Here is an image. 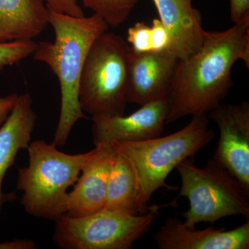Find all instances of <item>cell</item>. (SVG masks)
<instances>
[{
	"mask_svg": "<svg viewBox=\"0 0 249 249\" xmlns=\"http://www.w3.org/2000/svg\"><path fill=\"white\" fill-rule=\"evenodd\" d=\"M127 42L129 48L134 53H143L151 52V29L144 22H136L127 30Z\"/></svg>",
	"mask_w": 249,
	"mask_h": 249,
	"instance_id": "obj_19",
	"label": "cell"
},
{
	"mask_svg": "<svg viewBox=\"0 0 249 249\" xmlns=\"http://www.w3.org/2000/svg\"><path fill=\"white\" fill-rule=\"evenodd\" d=\"M160 19L172 38L170 53L183 60L196 53L204 42L206 31L202 27L200 13L193 0H152Z\"/></svg>",
	"mask_w": 249,
	"mask_h": 249,
	"instance_id": "obj_14",
	"label": "cell"
},
{
	"mask_svg": "<svg viewBox=\"0 0 249 249\" xmlns=\"http://www.w3.org/2000/svg\"><path fill=\"white\" fill-rule=\"evenodd\" d=\"M44 0H0V42L34 40L48 27Z\"/></svg>",
	"mask_w": 249,
	"mask_h": 249,
	"instance_id": "obj_15",
	"label": "cell"
},
{
	"mask_svg": "<svg viewBox=\"0 0 249 249\" xmlns=\"http://www.w3.org/2000/svg\"><path fill=\"white\" fill-rule=\"evenodd\" d=\"M49 22L55 39L53 42H37L32 56L36 61L48 65L60 83L61 106L53 141L55 146L60 147L68 141L75 124L87 118L78 98L80 76L93 42L109 27L96 14L75 17L50 9Z\"/></svg>",
	"mask_w": 249,
	"mask_h": 249,
	"instance_id": "obj_2",
	"label": "cell"
},
{
	"mask_svg": "<svg viewBox=\"0 0 249 249\" xmlns=\"http://www.w3.org/2000/svg\"><path fill=\"white\" fill-rule=\"evenodd\" d=\"M165 206L152 205L138 214L103 209L82 217L63 215L55 221L53 240L64 249H131L148 231Z\"/></svg>",
	"mask_w": 249,
	"mask_h": 249,
	"instance_id": "obj_7",
	"label": "cell"
},
{
	"mask_svg": "<svg viewBox=\"0 0 249 249\" xmlns=\"http://www.w3.org/2000/svg\"><path fill=\"white\" fill-rule=\"evenodd\" d=\"M49 9L55 12L61 13L75 16H85L83 9L78 5L76 0H44Z\"/></svg>",
	"mask_w": 249,
	"mask_h": 249,
	"instance_id": "obj_21",
	"label": "cell"
},
{
	"mask_svg": "<svg viewBox=\"0 0 249 249\" xmlns=\"http://www.w3.org/2000/svg\"><path fill=\"white\" fill-rule=\"evenodd\" d=\"M178 62L170 52L137 53L129 48L127 103L142 106L168 99Z\"/></svg>",
	"mask_w": 249,
	"mask_h": 249,
	"instance_id": "obj_9",
	"label": "cell"
},
{
	"mask_svg": "<svg viewBox=\"0 0 249 249\" xmlns=\"http://www.w3.org/2000/svg\"><path fill=\"white\" fill-rule=\"evenodd\" d=\"M104 19L109 27L122 25L139 0H76Z\"/></svg>",
	"mask_w": 249,
	"mask_h": 249,
	"instance_id": "obj_17",
	"label": "cell"
},
{
	"mask_svg": "<svg viewBox=\"0 0 249 249\" xmlns=\"http://www.w3.org/2000/svg\"><path fill=\"white\" fill-rule=\"evenodd\" d=\"M181 186L178 196L189 201V209L181 213L183 224L196 227L200 222L213 224L229 216L249 217V190L213 159L204 168L187 159L177 166Z\"/></svg>",
	"mask_w": 249,
	"mask_h": 249,
	"instance_id": "obj_6",
	"label": "cell"
},
{
	"mask_svg": "<svg viewBox=\"0 0 249 249\" xmlns=\"http://www.w3.org/2000/svg\"><path fill=\"white\" fill-rule=\"evenodd\" d=\"M36 47L37 42L34 40L0 42V70L32 55Z\"/></svg>",
	"mask_w": 249,
	"mask_h": 249,
	"instance_id": "obj_18",
	"label": "cell"
},
{
	"mask_svg": "<svg viewBox=\"0 0 249 249\" xmlns=\"http://www.w3.org/2000/svg\"><path fill=\"white\" fill-rule=\"evenodd\" d=\"M129 47L121 36L103 33L93 42L80 76L78 98L91 118L124 115L127 103Z\"/></svg>",
	"mask_w": 249,
	"mask_h": 249,
	"instance_id": "obj_5",
	"label": "cell"
},
{
	"mask_svg": "<svg viewBox=\"0 0 249 249\" xmlns=\"http://www.w3.org/2000/svg\"><path fill=\"white\" fill-rule=\"evenodd\" d=\"M169 107L168 100L143 106L130 115L91 118L94 145L112 142H142L160 137L164 132Z\"/></svg>",
	"mask_w": 249,
	"mask_h": 249,
	"instance_id": "obj_10",
	"label": "cell"
},
{
	"mask_svg": "<svg viewBox=\"0 0 249 249\" xmlns=\"http://www.w3.org/2000/svg\"><path fill=\"white\" fill-rule=\"evenodd\" d=\"M52 142H31L29 165L18 169L17 189L23 192L20 204L34 217L56 221L66 214L67 191L96 151L69 155Z\"/></svg>",
	"mask_w": 249,
	"mask_h": 249,
	"instance_id": "obj_4",
	"label": "cell"
},
{
	"mask_svg": "<svg viewBox=\"0 0 249 249\" xmlns=\"http://www.w3.org/2000/svg\"><path fill=\"white\" fill-rule=\"evenodd\" d=\"M242 60L249 67V19L219 32L206 31L200 48L178 60L168 96L166 124L207 114L231 88V71Z\"/></svg>",
	"mask_w": 249,
	"mask_h": 249,
	"instance_id": "obj_1",
	"label": "cell"
},
{
	"mask_svg": "<svg viewBox=\"0 0 249 249\" xmlns=\"http://www.w3.org/2000/svg\"><path fill=\"white\" fill-rule=\"evenodd\" d=\"M155 240L160 249H249V219L232 230L213 227L197 230L177 218H168L156 232Z\"/></svg>",
	"mask_w": 249,
	"mask_h": 249,
	"instance_id": "obj_12",
	"label": "cell"
},
{
	"mask_svg": "<svg viewBox=\"0 0 249 249\" xmlns=\"http://www.w3.org/2000/svg\"><path fill=\"white\" fill-rule=\"evenodd\" d=\"M36 120L30 95H18L12 110L0 127V212L3 205L16 200V193H3V181L18 152L27 149L30 144Z\"/></svg>",
	"mask_w": 249,
	"mask_h": 249,
	"instance_id": "obj_13",
	"label": "cell"
},
{
	"mask_svg": "<svg viewBox=\"0 0 249 249\" xmlns=\"http://www.w3.org/2000/svg\"><path fill=\"white\" fill-rule=\"evenodd\" d=\"M219 139L213 160L249 190V104H220L209 111Z\"/></svg>",
	"mask_w": 249,
	"mask_h": 249,
	"instance_id": "obj_8",
	"label": "cell"
},
{
	"mask_svg": "<svg viewBox=\"0 0 249 249\" xmlns=\"http://www.w3.org/2000/svg\"><path fill=\"white\" fill-rule=\"evenodd\" d=\"M103 209L124 213L139 214L133 171L128 160L116 150L109 173Z\"/></svg>",
	"mask_w": 249,
	"mask_h": 249,
	"instance_id": "obj_16",
	"label": "cell"
},
{
	"mask_svg": "<svg viewBox=\"0 0 249 249\" xmlns=\"http://www.w3.org/2000/svg\"><path fill=\"white\" fill-rule=\"evenodd\" d=\"M18 97V95L16 93L0 97V127L9 116Z\"/></svg>",
	"mask_w": 249,
	"mask_h": 249,
	"instance_id": "obj_23",
	"label": "cell"
},
{
	"mask_svg": "<svg viewBox=\"0 0 249 249\" xmlns=\"http://www.w3.org/2000/svg\"><path fill=\"white\" fill-rule=\"evenodd\" d=\"M35 242L29 240H16L0 242V249H34Z\"/></svg>",
	"mask_w": 249,
	"mask_h": 249,
	"instance_id": "obj_24",
	"label": "cell"
},
{
	"mask_svg": "<svg viewBox=\"0 0 249 249\" xmlns=\"http://www.w3.org/2000/svg\"><path fill=\"white\" fill-rule=\"evenodd\" d=\"M214 137L207 114H203L193 116L184 127L169 135L142 142H111L133 171L139 214L147 211V204L159 188L174 189L165 183L168 175L183 160L194 158Z\"/></svg>",
	"mask_w": 249,
	"mask_h": 249,
	"instance_id": "obj_3",
	"label": "cell"
},
{
	"mask_svg": "<svg viewBox=\"0 0 249 249\" xmlns=\"http://www.w3.org/2000/svg\"><path fill=\"white\" fill-rule=\"evenodd\" d=\"M95 147L96 152L83 167L73 190L67 194L65 215L82 217L104 209L116 150L111 142H101Z\"/></svg>",
	"mask_w": 249,
	"mask_h": 249,
	"instance_id": "obj_11",
	"label": "cell"
},
{
	"mask_svg": "<svg viewBox=\"0 0 249 249\" xmlns=\"http://www.w3.org/2000/svg\"><path fill=\"white\" fill-rule=\"evenodd\" d=\"M151 29V52H165L170 53L172 38L169 31L160 19H154Z\"/></svg>",
	"mask_w": 249,
	"mask_h": 249,
	"instance_id": "obj_20",
	"label": "cell"
},
{
	"mask_svg": "<svg viewBox=\"0 0 249 249\" xmlns=\"http://www.w3.org/2000/svg\"><path fill=\"white\" fill-rule=\"evenodd\" d=\"M230 9L234 24L249 19V0H230Z\"/></svg>",
	"mask_w": 249,
	"mask_h": 249,
	"instance_id": "obj_22",
	"label": "cell"
}]
</instances>
